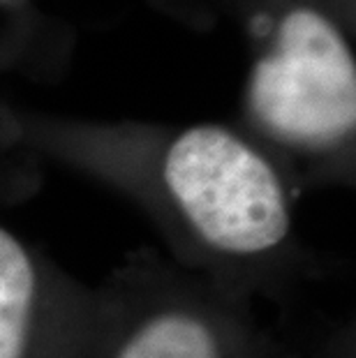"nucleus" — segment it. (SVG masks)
Listing matches in <instances>:
<instances>
[{"mask_svg":"<svg viewBox=\"0 0 356 358\" xmlns=\"http://www.w3.org/2000/svg\"><path fill=\"white\" fill-rule=\"evenodd\" d=\"M95 169L139 203L171 262L227 292L287 306L322 275L285 169L232 129L187 127L157 148L102 153Z\"/></svg>","mask_w":356,"mask_h":358,"instance_id":"1","label":"nucleus"},{"mask_svg":"<svg viewBox=\"0 0 356 358\" xmlns=\"http://www.w3.org/2000/svg\"><path fill=\"white\" fill-rule=\"evenodd\" d=\"M100 289L107 301L102 358H297L299 338L262 319L257 301L157 250L130 252Z\"/></svg>","mask_w":356,"mask_h":358,"instance_id":"2","label":"nucleus"},{"mask_svg":"<svg viewBox=\"0 0 356 358\" xmlns=\"http://www.w3.org/2000/svg\"><path fill=\"white\" fill-rule=\"evenodd\" d=\"M248 113L287 153L324 159L329 171L345 157L356 125V65L327 19L310 10L285 17L273 49L250 74Z\"/></svg>","mask_w":356,"mask_h":358,"instance_id":"3","label":"nucleus"},{"mask_svg":"<svg viewBox=\"0 0 356 358\" xmlns=\"http://www.w3.org/2000/svg\"><path fill=\"white\" fill-rule=\"evenodd\" d=\"M107 301L0 222V358H102Z\"/></svg>","mask_w":356,"mask_h":358,"instance_id":"4","label":"nucleus"},{"mask_svg":"<svg viewBox=\"0 0 356 358\" xmlns=\"http://www.w3.org/2000/svg\"><path fill=\"white\" fill-rule=\"evenodd\" d=\"M297 358H356L354 319H343L313 338H299Z\"/></svg>","mask_w":356,"mask_h":358,"instance_id":"5","label":"nucleus"},{"mask_svg":"<svg viewBox=\"0 0 356 358\" xmlns=\"http://www.w3.org/2000/svg\"><path fill=\"white\" fill-rule=\"evenodd\" d=\"M0 206H5V203H3V201H0Z\"/></svg>","mask_w":356,"mask_h":358,"instance_id":"6","label":"nucleus"}]
</instances>
